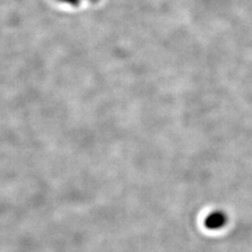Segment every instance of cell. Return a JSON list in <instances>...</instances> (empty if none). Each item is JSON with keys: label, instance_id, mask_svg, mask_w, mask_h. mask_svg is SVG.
<instances>
[{"label": "cell", "instance_id": "6da1fadb", "mask_svg": "<svg viewBox=\"0 0 252 252\" xmlns=\"http://www.w3.org/2000/svg\"><path fill=\"white\" fill-rule=\"evenodd\" d=\"M61 1L68 3V4H71V5H78L79 2H80V0H61Z\"/></svg>", "mask_w": 252, "mask_h": 252}]
</instances>
